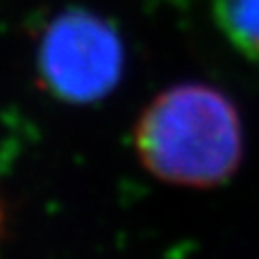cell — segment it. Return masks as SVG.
I'll return each mask as SVG.
<instances>
[{
	"instance_id": "7a4b0ae2",
	"label": "cell",
	"mask_w": 259,
	"mask_h": 259,
	"mask_svg": "<svg viewBox=\"0 0 259 259\" xmlns=\"http://www.w3.org/2000/svg\"><path fill=\"white\" fill-rule=\"evenodd\" d=\"M36 68L41 84L55 98L91 105L121 82L125 46L107 18L87 9H66L41 32Z\"/></svg>"
},
{
	"instance_id": "3957f363",
	"label": "cell",
	"mask_w": 259,
	"mask_h": 259,
	"mask_svg": "<svg viewBox=\"0 0 259 259\" xmlns=\"http://www.w3.org/2000/svg\"><path fill=\"white\" fill-rule=\"evenodd\" d=\"M209 5L230 44L259 64V0H209Z\"/></svg>"
},
{
	"instance_id": "6da1fadb",
	"label": "cell",
	"mask_w": 259,
	"mask_h": 259,
	"mask_svg": "<svg viewBox=\"0 0 259 259\" xmlns=\"http://www.w3.org/2000/svg\"><path fill=\"white\" fill-rule=\"evenodd\" d=\"M134 150L150 175L180 187H219L243 157L237 105L216 87L187 82L161 91L134 125Z\"/></svg>"
},
{
	"instance_id": "277c9868",
	"label": "cell",
	"mask_w": 259,
	"mask_h": 259,
	"mask_svg": "<svg viewBox=\"0 0 259 259\" xmlns=\"http://www.w3.org/2000/svg\"><path fill=\"white\" fill-rule=\"evenodd\" d=\"M5 234H7V209H5V200L0 196V243H3Z\"/></svg>"
}]
</instances>
